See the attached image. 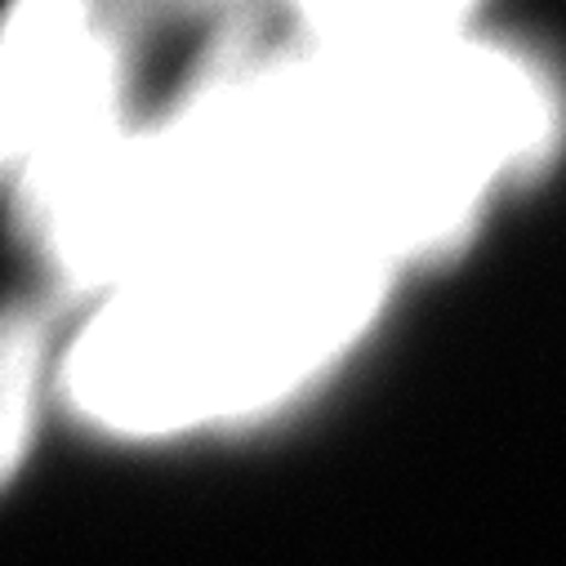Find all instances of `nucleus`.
I'll list each match as a JSON object with an SVG mask.
<instances>
[{
  "mask_svg": "<svg viewBox=\"0 0 566 566\" xmlns=\"http://www.w3.org/2000/svg\"><path fill=\"white\" fill-rule=\"evenodd\" d=\"M237 41L157 134L36 228L98 295L228 245H308L401 268L455 241L562 129L539 59L473 32L406 50L254 63Z\"/></svg>",
  "mask_w": 566,
  "mask_h": 566,
  "instance_id": "f257e3e1",
  "label": "nucleus"
},
{
  "mask_svg": "<svg viewBox=\"0 0 566 566\" xmlns=\"http://www.w3.org/2000/svg\"><path fill=\"white\" fill-rule=\"evenodd\" d=\"M392 268L308 245H228L103 291L63 379L107 433L166 438L291 397L379 313Z\"/></svg>",
  "mask_w": 566,
  "mask_h": 566,
  "instance_id": "f03ea898",
  "label": "nucleus"
},
{
  "mask_svg": "<svg viewBox=\"0 0 566 566\" xmlns=\"http://www.w3.org/2000/svg\"><path fill=\"white\" fill-rule=\"evenodd\" d=\"M120 0H14L6 28V161L32 219L125 148Z\"/></svg>",
  "mask_w": 566,
  "mask_h": 566,
  "instance_id": "7ed1b4c3",
  "label": "nucleus"
},
{
  "mask_svg": "<svg viewBox=\"0 0 566 566\" xmlns=\"http://www.w3.org/2000/svg\"><path fill=\"white\" fill-rule=\"evenodd\" d=\"M317 50H406L469 32L482 0H286Z\"/></svg>",
  "mask_w": 566,
  "mask_h": 566,
  "instance_id": "20e7f679",
  "label": "nucleus"
},
{
  "mask_svg": "<svg viewBox=\"0 0 566 566\" xmlns=\"http://www.w3.org/2000/svg\"><path fill=\"white\" fill-rule=\"evenodd\" d=\"M36 370H41V361H36L32 331H10V353H6V379H10V388H6V406H10L6 410V447H10V460L23 447V415L32 406L28 384H36Z\"/></svg>",
  "mask_w": 566,
  "mask_h": 566,
  "instance_id": "39448f33",
  "label": "nucleus"
},
{
  "mask_svg": "<svg viewBox=\"0 0 566 566\" xmlns=\"http://www.w3.org/2000/svg\"><path fill=\"white\" fill-rule=\"evenodd\" d=\"M153 6H166V10H214L223 0H153Z\"/></svg>",
  "mask_w": 566,
  "mask_h": 566,
  "instance_id": "423d86ee",
  "label": "nucleus"
}]
</instances>
